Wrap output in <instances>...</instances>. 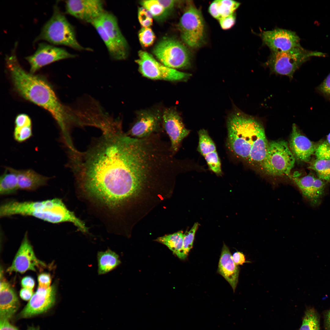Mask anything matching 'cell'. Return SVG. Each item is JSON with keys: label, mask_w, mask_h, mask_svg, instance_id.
Returning a JSON list of instances; mask_svg holds the SVG:
<instances>
[{"label": "cell", "mask_w": 330, "mask_h": 330, "mask_svg": "<svg viewBox=\"0 0 330 330\" xmlns=\"http://www.w3.org/2000/svg\"><path fill=\"white\" fill-rule=\"evenodd\" d=\"M70 154L79 187L110 209H117L146 187L134 139L122 130L102 134L85 151L76 150Z\"/></svg>", "instance_id": "obj_1"}, {"label": "cell", "mask_w": 330, "mask_h": 330, "mask_svg": "<svg viewBox=\"0 0 330 330\" xmlns=\"http://www.w3.org/2000/svg\"><path fill=\"white\" fill-rule=\"evenodd\" d=\"M5 60L16 91L24 99L47 111L64 133H67L72 122L71 110L61 103L49 82L41 76L26 71L15 53L6 56Z\"/></svg>", "instance_id": "obj_2"}, {"label": "cell", "mask_w": 330, "mask_h": 330, "mask_svg": "<svg viewBox=\"0 0 330 330\" xmlns=\"http://www.w3.org/2000/svg\"><path fill=\"white\" fill-rule=\"evenodd\" d=\"M227 146L237 157L254 166H261L268 143L264 127L252 116L237 111L227 123Z\"/></svg>", "instance_id": "obj_3"}, {"label": "cell", "mask_w": 330, "mask_h": 330, "mask_svg": "<svg viewBox=\"0 0 330 330\" xmlns=\"http://www.w3.org/2000/svg\"><path fill=\"white\" fill-rule=\"evenodd\" d=\"M16 215L31 216L54 224L70 222L81 231H88L84 222L69 210L62 200L58 198L35 201L11 200L1 205V217Z\"/></svg>", "instance_id": "obj_4"}, {"label": "cell", "mask_w": 330, "mask_h": 330, "mask_svg": "<svg viewBox=\"0 0 330 330\" xmlns=\"http://www.w3.org/2000/svg\"><path fill=\"white\" fill-rule=\"evenodd\" d=\"M40 40L78 50H90L84 47L78 42L74 28L61 12L57 3L54 5L51 17L44 25L35 42Z\"/></svg>", "instance_id": "obj_5"}, {"label": "cell", "mask_w": 330, "mask_h": 330, "mask_svg": "<svg viewBox=\"0 0 330 330\" xmlns=\"http://www.w3.org/2000/svg\"><path fill=\"white\" fill-rule=\"evenodd\" d=\"M320 52L308 51L302 46L282 52H271L263 66L271 73L287 76L292 79L295 72L310 57L322 56Z\"/></svg>", "instance_id": "obj_6"}, {"label": "cell", "mask_w": 330, "mask_h": 330, "mask_svg": "<svg viewBox=\"0 0 330 330\" xmlns=\"http://www.w3.org/2000/svg\"><path fill=\"white\" fill-rule=\"evenodd\" d=\"M295 160L286 141H271L269 142L266 156L260 166L269 175H289Z\"/></svg>", "instance_id": "obj_7"}, {"label": "cell", "mask_w": 330, "mask_h": 330, "mask_svg": "<svg viewBox=\"0 0 330 330\" xmlns=\"http://www.w3.org/2000/svg\"><path fill=\"white\" fill-rule=\"evenodd\" d=\"M178 28L182 40L188 46L196 48L203 43L204 22L201 12L193 4L187 6L180 20Z\"/></svg>", "instance_id": "obj_8"}, {"label": "cell", "mask_w": 330, "mask_h": 330, "mask_svg": "<svg viewBox=\"0 0 330 330\" xmlns=\"http://www.w3.org/2000/svg\"><path fill=\"white\" fill-rule=\"evenodd\" d=\"M153 53L160 63L170 68H185L191 64V57L188 50L175 39H163L154 47Z\"/></svg>", "instance_id": "obj_9"}, {"label": "cell", "mask_w": 330, "mask_h": 330, "mask_svg": "<svg viewBox=\"0 0 330 330\" xmlns=\"http://www.w3.org/2000/svg\"><path fill=\"white\" fill-rule=\"evenodd\" d=\"M135 62L142 75L152 79L185 81L191 76L189 73L181 72L165 66L145 51H139L138 58Z\"/></svg>", "instance_id": "obj_10"}, {"label": "cell", "mask_w": 330, "mask_h": 330, "mask_svg": "<svg viewBox=\"0 0 330 330\" xmlns=\"http://www.w3.org/2000/svg\"><path fill=\"white\" fill-rule=\"evenodd\" d=\"M162 130V112L158 110H142L138 112L136 120L126 133L131 137L142 138L161 133Z\"/></svg>", "instance_id": "obj_11"}, {"label": "cell", "mask_w": 330, "mask_h": 330, "mask_svg": "<svg viewBox=\"0 0 330 330\" xmlns=\"http://www.w3.org/2000/svg\"><path fill=\"white\" fill-rule=\"evenodd\" d=\"M262 44L271 52H282L301 46L300 39L296 33L291 30L276 28L263 31L259 34Z\"/></svg>", "instance_id": "obj_12"}, {"label": "cell", "mask_w": 330, "mask_h": 330, "mask_svg": "<svg viewBox=\"0 0 330 330\" xmlns=\"http://www.w3.org/2000/svg\"><path fill=\"white\" fill-rule=\"evenodd\" d=\"M74 54L65 50L45 42L40 43L32 55L25 59L30 66V72L34 74L42 67L60 60L74 58Z\"/></svg>", "instance_id": "obj_13"}, {"label": "cell", "mask_w": 330, "mask_h": 330, "mask_svg": "<svg viewBox=\"0 0 330 330\" xmlns=\"http://www.w3.org/2000/svg\"><path fill=\"white\" fill-rule=\"evenodd\" d=\"M162 127L169 138L171 150L175 155L190 131L185 127L177 110L172 108H167L162 112Z\"/></svg>", "instance_id": "obj_14"}, {"label": "cell", "mask_w": 330, "mask_h": 330, "mask_svg": "<svg viewBox=\"0 0 330 330\" xmlns=\"http://www.w3.org/2000/svg\"><path fill=\"white\" fill-rule=\"evenodd\" d=\"M65 8L68 14L91 24L105 11L104 2L100 0H68Z\"/></svg>", "instance_id": "obj_15"}, {"label": "cell", "mask_w": 330, "mask_h": 330, "mask_svg": "<svg viewBox=\"0 0 330 330\" xmlns=\"http://www.w3.org/2000/svg\"><path fill=\"white\" fill-rule=\"evenodd\" d=\"M56 286L47 288L38 287L20 314L22 318H28L44 313L54 305L56 300Z\"/></svg>", "instance_id": "obj_16"}, {"label": "cell", "mask_w": 330, "mask_h": 330, "mask_svg": "<svg viewBox=\"0 0 330 330\" xmlns=\"http://www.w3.org/2000/svg\"><path fill=\"white\" fill-rule=\"evenodd\" d=\"M41 266H45L46 265L36 258L26 232L12 264L7 269V271L23 273L28 270L36 271V268Z\"/></svg>", "instance_id": "obj_17"}, {"label": "cell", "mask_w": 330, "mask_h": 330, "mask_svg": "<svg viewBox=\"0 0 330 330\" xmlns=\"http://www.w3.org/2000/svg\"><path fill=\"white\" fill-rule=\"evenodd\" d=\"M321 142L311 141L301 133L295 124H293L289 146L295 160L310 162Z\"/></svg>", "instance_id": "obj_18"}, {"label": "cell", "mask_w": 330, "mask_h": 330, "mask_svg": "<svg viewBox=\"0 0 330 330\" xmlns=\"http://www.w3.org/2000/svg\"><path fill=\"white\" fill-rule=\"evenodd\" d=\"M292 178L304 197L313 204L318 203L324 193V181L311 174L302 177L295 174Z\"/></svg>", "instance_id": "obj_19"}, {"label": "cell", "mask_w": 330, "mask_h": 330, "mask_svg": "<svg viewBox=\"0 0 330 330\" xmlns=\"http://www.w3.org/2000/svg\"><path fill=\"white\" fill-rule=\"evenodd\" d=\"M99 19L108 37L127 57L128 44L120 29L116 17L112 13L105 11Z\"/></svg>", "instance_id": "obj_20"}, {"label": "cell", "mask_w": 330, "mask_h": 330, "mask_svg": "<svg viewBox=\"0 0 330 330\" xmlns=\"http://www.w3.org/2000/svg\"><path fill=\"white\" fill-rule=\"evenodd\" d=\"M1 272L0 318L9 320L18 310L19 302L12 287L3 278Z\"/></svg>", "instance_id": "obj_21"}, {"label": "cell", "mask_w": 330, "mask_h": 330, "mask_svg": "<svg viewBox=\"0 0 330 330\" xmlns=\"http://www.w3.org/2000/svg\"><path fill=\"white\" fill-rule=\"evenodd\" d=\"M309 162L308 168L315 171L317 177L324 181L330 182V145L326 141L321 142Z\"/></svg>", "instance_id": "obj_22"}, {"label": "cell", "mask_w": 330, "mask_h": 330, "mask_svg": "<svg viewBox=\"0 0 330 330\" xmlns=\"http://www.w3.org/2000/svg\"><path fill=\"white\" fill-rule=\"evenodd\" d=\"M218 271L229 282L234 292L238 282L239 269L233 261L228 248L224 244L220 256Z\"/></svg>", "instance_id": "obj_23"}, {"label": "cell", "mask_w": 330, "mask_h": 330, "mask_svg": "<svg viewBox=\"0 0 330 330\" xmlns=\"http://www.w3.org/2000/svg\"><path fill=\"white\" fill-rule=\"evenodd\" d=\"M19 189L33 191L46 185L50 179L31 169L16 170Z\"/></svg>", "instance_id": "obj_24"}, {"label": "cell", "mask_w": 330, "mask_h": 330, "mask_svg": "<svg viewBox=\"0 0 330 330\" xmlns=\"http://www.w3.org/2000/svg\"><path fill=\"white\" fill-rule=\"evenodd\" d=\"M98 273L106 274L116 269L121 263L119 255L110 249L97 252Z\"/></svg>", "instance_id": "obj_25"}, {"label": "cell", "mask_w": 330, "mask_h": 330, "mask_svg": "<svg viewBox=\"0 0 330 330\" xmlns=\"http://www.w3.org/2000/svg\"><path fill=\"white\" fill-rule=\"evenodd\" d=\"M240 3L231 0H217L214 1L209 8V12L215 18L219 20L234 13Z\"/></svg>", "instance_id": "obj_26"}, {"label": "cell", "mask_w": 330, "mask_h": 330, "mask_svg": "<svg viewBox=\"0 0 330 330\" xmlns=\"http://www.w3.org/2000/svg\"><path fill=\"white\" fill-rule=\"evenodd\" d=\"M19 190L16 169L6 167L0 178V194L4 196L16 193Z\"/></svg>", "instance_id": "obj_27"}, {"label": "cell", "mask_w": 330, "mask_h": 330, "mask_svg": "<svg viewBox=\"0 0 330 330\" xmlns=\"http://www.w3.org/2000/svg\"><path fill=\"white\" fill-rule=\"evenodd\" d=\"M100 18V17H99ZM99 18L91 24L95 28L106 47L111 57L115 60H123L127 57L107 36L101 23Z\"/></svg>", "instance_id": "obj_28"}, {"label": "cell", "mask_w": 330, "mask_h": 330, "mask_svg": "<svg viewBox=\"0 0 330 330\" xmlns=\"http://www.w3.org/2000/svg\"><path fill=\"white\" fill-rule=\"evenodd\" d=\"M183 234V232L180 231L159 237L156 240L165 245L178 256L182 249Z\"/></svg>", "instance_id": "obj_29"}, {"label": "cell", "mask_w": 330, "mask_h": 330, "mask_svg": "<svg viewBox=\"0 0 330 330\" xmlns=\"http://www.w3.org/2000/svg\"><path fill=\"white\" fill-rule=\"evenodd\" d=\"M299 330H321L320 317L314 308H306Z\"/></svg>", "instance_id": "obj_30"}, {"label": "cell", "mask_w": 330, "mask_h": 330, "mask_svg": "<svg viewBox=\"0 0 330 330\" xmlns=\"http://www.w3.org/2000/svg\"><path fill=\"white\" fill-rule=\"evenodd\" d=\"M199 144L197 150L204 156L207 154L216 151L215 144L207 131L204 129L198 132Z\"/></svg>", "instance_id": "obj_31"}, {"label": "cell", "mask_w": 330, "mask_h": 330, "mask_svg": "<svg viewBox=\"0 0 330 330\" xmlns=\"http://www.w3.org/2000/svg\"><path fill=\"white\" fill-rule=\"evenodd\" d=\"M199 226L198 223H195L189 231H186L183 234L182 249L178 256L179 258L184 259L187 257L190 250L193 248L195 234Z\"/></svg>", "instance_id": "obj_32"}, {"label": "cell", "mask_w": 330, "mask_h": 330, "mask_svg": "<svg viewBox=\"0 0 330 330\" xmlns=\"http://www.w3.org/2000/svg\"><path fill=\"white\" fill-rule=\"evenodd\" d=\"M141 3L157 20L163 19L169 14L158 0H143Z\"/></svg>", "instance_id": "obj_33"}, {"label": "cell", "mask_w": 330, "mask_h": 330, "mask_svg": "<svg viewBox=\"0 0 330 330\" xmlns=\"http://www.w3.org/2000/svg\"><path fill=\"white\" fill-rule=\"evenodd\" d=\"M204 157L210 169L217 174H221V164L216 151L210 152Z\"/></svg>", "instance_id": "obj_34"}, {"label": "cell", "mask_w": 330, "mask_h": 330, "mask_svg": "<svg viewBox=\"0 0 330 330\" xmlns=\"http://www.w3.org/2000/svg\"><path fill=\"white\" fill-rule=\"evenodd\" d=\"M139 41L142 45L147 47L153 43L155 36L152 29L149 27H143L138 34Z\"/></svg>", "instance_id": "obj_35"}, {"label": "cell", "mask_w": 330, "mask_h": 330, "mask_svg": "<svg viewBox=\"0 0 330 330\" xmlns=\"http://www.w3.org/2000/svg\"><path fill=\"white\" fill-rule=\"evenodd\" d=\"M32 126L15 127L13 137L17 141L22 142L29 139L32 135Z\"/></svg>", "instance_id": "obj_36"}, {"label": "cell", "mask_w": 330, "mask_h": 330, "mask_svg": "<svg viewBox=\"0 0 330 330\" xmlns=\"http://www.w3.org/2000/svg\"><path fill=\"white\" fill-rule=\"evenodd\" d=\"M138 17L139 23L143 27H149L152 24L153 16L147 9L143 7L138 9Z\"/></svg>", "instance_id": "obj_37"}, {"label": "cell", "mask_w": 330, "mask_h": 330, "mask_svg": "<svg viewBox=\"0 0 330 330\" xmlns=\"http://www.w3.org/2000/svg\"><path fill=\"white\" fill-rule=\"evenodd\" d=\"M15 127L31 126L32 123L29 116L25 114H20L16 117L15 120Z\"/></svg>", "instance_id": "obj_38"}, {"label": "cell", "mask_w": 330, "mask_h": 330, "mask_svg": "<svg viewBox=\"0 0 330 330\" xmlns=\"http://www.w3.org/2000/svg\"><path fill=\"white\" fill-rule=\"evenodd\" d=\"M218 20L222 28L224 30H227L230 29L234 25L236 17L233 13Z\"/></svg>", "instance_id": "obj_39"}, {"label": "cell", "mask_w": 330, "mask_h": 330, "mask_svg": "<svg viewBox=\"0 0 330 330\" xmlns=\"http://www.w3.org/2000/svg\"><path fill=\"white\" fill-rule=\"evenodd\" d=\"M317 90L325 97L330 98V73L318 86Z\"/></svg>", "instance_id": "obj_40"}, {"label": "cell", "mask_w": 330, "mask_h": 330, "mask_svg": "<svg viewBox=\"0 0 330 330\" xmlns=\"http://www.w3.org/2000/svg\"><path fill=\"white\" fill-rule=\"evenodd\" d=\"M38 287L47 288L50 286L51 278L50 275L47 273H42L39 275L38 278Z\"/></svg>", "instance_id": "obj_41"}, {"label": "cell", "mask_w": 330, "mask_h": 330, "mask_svg": "<svg viewBox=\"0 0 330 330\" xmlns=\"http://www.w3.org/2000/svg\"><path fill=\"white\" fill-rule=\"evenodd\" d=\"M34 279L31 277L27 276L24 277L21 281L23 288L32 290L35 285Z\"/></svg>", "instance_id": "obj_42"}, {"label": "cell", "mask_w": 330, "mask_h": 330, "mask_svg": "<svg viewBox=\"0 0 330 330\" xmlns=\"http://www.w3.org/2000/svg\"><path fill=\"white\" fill-rule=\"evenodd\" d=\"M232 258L235 263L237 266L242 265L246 262L244 255L240 252H235L233 255Z\"/></svg>", "instance_id": "obj_43"}, {"label": "cell", "mask_w": 330, "mask_h": 330, "mask_svg": "<svg viewBox=\"0 0 330 330\" xmlns=\"http://www.w3.org/2000/svg\"><path fill=\"white\" fill-rule=\"evenodd\" d=\"M0 330H18L9 323L8 320L0 318Z\"/></svg>", "instance_id": "obj_44"}, {"label": "cell", "mask_w": 330, "mask_h": 330, "mask_svg": "<svg viewBox=\"0 0 330 330\" xmlns=\"http://www.w3.org/2000/svg\"><path fill=\"white\" fill-rule=\"evenodd\" d=\"M33 294L32 290L24 288L20 290V293L21 298L25 301L29 300Z\"/></svg>", "instance_id": "obj_45"}, {"label": "cell", "mask_w": 330, "mask_h": 330, "mask_svg": "<svg viewBox=\"0 0 330 330\" xmlns=\"http://www.w3.org/2000/svg\"><path fill=\"white\" fill-rule=\"evenodd\" d=\"M158 0L168 13L173 8L176 2L173 0Z\"/></svg>", "instance_id": "obj_46"}, {"label": "cell", "mask_w": 330, "mask_h": 330, "mask_svg": "<svg viewBox=\"0 0 330 330\" xmlns=\"http://www.w3.org/2000/svg\"><path fill=\"white\" fill-rule=\"evenodd\" d=\"M324 330H330V309L323 313Z\"/></svg>", "instance_id": "obj_47"}, {"label": "cell", "mask_w": 330, "mask_h": 330, "mask_svg": "<svg viewBox=\"0 0 330 330\" xmlns=\"http://www.w3.org/2000/svg\"><path fill=\"white\" fill-rule=\"evenodd\" d=\"M326 141L330 145V133L328 135Z\"/></svg>", "instance_id": "obj_48"}, {"label": "cell", "mask_w": 330, "mask_h": 330, "mask_svg": "<svg viewBox=\"0 0 330 330\" xmlns=\"http://www.w3.org/2000/svg\"><path fill=\"white\" fill-rule=\"evenodd\" d=\"M27 330H39V329L37 328L31 327L28 328Z\"/></svg>", "instance_id": "obj_49"}]
</instances>
